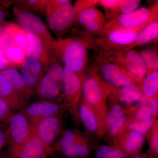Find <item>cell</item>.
Masks as SVG:
<instances>
[{
	"label": "cell",
	"instance_id": "1",
	"mask_svg": "<svg viewBox=\"0 0 158 158\" xmlns=\"http://www.w3.org/2000/svg\"><path fill=\"white\" fill-rule=\"evenodd\" d=\"M113 88L101 81L98 76L92 74L84 78L82 85L84 101L93 110L97 119L100 137L106 132V118L108 110L106 98L112 93Z\"/></svg>",
	"mask_w": 158,
	"mask_h": 158
},
{
	"label": "cell",
	"instance_id": "2",
	"mask_svg": "<svg viewBox=\"0 0 158 158\" xmlns=\"http://www.w3.org/2000/svg\"><path fill=\"white\" fill-rule=\"evenodd\" d=\"M54 52L67 66L80 76L84 77L83 71L88 59V52L83 42L67 38L57 42Z\"/></svg>",
	"mask_w": 158,
	"mask_h": 158
},
{
	"label": "cell",
	"instance_id": "3",
	"mask_svg": "<svg viewBox=\"0 0 158 158\" xmlns=\"http://www.w3.org/2000/svg\"><path fill=\"white\" fill-rule=\"evenodd\" d=\"M156 6L152 9L145 7L121 14L105 25L100 34L104 35L116 29H133L143 27L157 19Z\"/></svg>",
	"mask_w": 158,
	"mask_h": 158
},
{
	"label": "cell",
	"instance_id": "4",
	"mask_svg": "<svg viewBox=\"0 0 158 158\" xmlns=\"http://www.w3.org/2000/svg\"><path fill=\"white\" fill-rule=\"evenodd\" d=\"M8 122L9 158H17L31 137L33 129L21 111L12 113Z\"/></svg>",
	"mask_w": 158,
	"mask_h": 158
},
{
	"label": "cell",
	"instance_id": "5",
	"mask_svg": "<svg viewBox=\"0 0 158 158\" xmlns=\"http://www.w3.org/2000/svg\"><path fill=\"white\" fill-rule=\"evenodd\" d=\"M13 12L19 26L39 37L49 54L54 52L57 42L42 20L34 13L15 6L13 7Z\"/></svg>",
	"mask_w": 158,
	"mask_h": 158
},
{
	"label": "cell",
	"instance_id": "6",
	"mask_svg": "<svg viewBox=\"0 0 158 158\" xmlns=\"http://www.w3.org/2000/svg\"><path fill=\"white\" fill-rule=\"evenodd\" d=\"M47 67L36 90L41 98L52 102L59 96L62 90L63 67L53 59Z\"/></svg>",
	"mask_w": 158,
	"mask_h": 158
},
{
	"label": "cell",
	"instance_id": "7",
	"mask_svg": "<svg viewBox=\"0 0 158 158\" xmlns=\"http://www.w3.org/2000/svg\"><path fill=\"white\" fill-rule=\"evenodd\" d=\"M67 109L69 107L65 104L43 100L27 105L21 112L26 116L32 127L43 119L62 115Z\"/></svg>",
	"mask_w": 158,
	"mask_h": 158
},
{
	"label": "cell",
	"instance_id": "8",
	"mask_svg": "<svg viewBox=\"0 0 158 158\" xmlns=\"http://www.w3.org/2000/svg\"><path fill=\"white\" fill-rule=\"evenodd\" d=\"M84 77L80 76L66 66L62 69V90L65 102L70 111L76 112Z\"/></svg>",
	"mask_w": 158,
	"mask_h": 158
},
{
	"label": "cell",
	"instance_id": "9",
	"mask_svg": "<svg viewBox=\"0 0 158 158\" xmlns=\"http://www.w3.org/2000/svg\"><path fill=\"white\" fill-rule=\"evenodd\" d=\"M136 110L135 108L123 109L118 104L112 106L106 118V131L110 137L115 138L126 129L128 125L134 120Z\"/></svg>",
	"mask_w": 158,
	"mask_h": 158
},
{
	"label": "cell",
	"instance_id": "10",
	"mask_svg": "<svg viewBox=\"0 0 158 158\" xmlns=\"http://www.w3.org/2000/svg\"><path fill=\"white\" fill-rule=\"evenodd\" d=\"M100 73L103 78L114 88H121L133 83L141 84L135 78L118 64L105 62L101 66Z\"/></svg>",
	"mask_w": 158,
	"mask_h": 158
},
{
	"label": "cell",
	"instance_id": "11",
	"mask_svg": "<svg viewBox=\"0 0 158 158\" xmlns=\"http://www.w3.org/2000/svg\"><path fill=\"white\" fill-rule=\"evenodd\" d=\"M62 115L46 118L32 127V129L44 144L52 148L54 142L62 132Z\"/></svg>",
	"mask_w": 158,
	"mask_h": 158
},
{
	"label": "cell",
	"instance_id": "12",
	"mask_svg": "<svg viewBox=\"0 0 158 158\" xmlns=\"http://www.w3.org/2000/svg\"><path fill=\"white\" fill-rule=\"evenodd\" d=\"M46 18L49 28L56 34H61L73 23L74 6L70 2L55 9Z\"/></svg>",
	"mask_w": 158,
	"mask_h": 158
},
{
	"label": "cell",
	"instance_id": "13",
	"mask_svg": "<svg viewBox=\"0 0 158 158\" xmlns=\"http://www.w3.org/2000/svg\"><path fill=\"white\" fill-rule=\"evenodd\" d=\"M115 147L126 156L139 154L144 141V135L128 129H126L115 137Z\"/></svg>",
	"mask_w": 158,
	"mask_h": 158
},
{
	"label": "cell",
	"instance_id": "14",
	"mask_svg": "<svg viewBox=\"0 0 158 158\" xmlns=\"http://www.w3.org/2000/svg\"><path fill=\"white\" fill-rule=\"evenodd\" d=\"M20 67L21 74L32 94L37 89L43 76V66L35 59L26 57Z\"/></svg>",
	"mask_w": 158,
	"mask_h": 158
},
{
	"label": "cell",
	"instance_id": "15",
	"mask_svg": "<svg viewBox=\"0 0 158 158\" xmlns=\"http://www.w3.org/2000/svg\"><path fill=\"white\" fill-rule=\"evenodd\" d=\"M121 55L119 57L120 66L141 83L147 74V69L140 54L137 51L130 50Z\"/></svg>",
	"mask_w": 158,
	"mask_h": 158
},
{
	"label": "cell",
	"instance_id": "16",
	"mask_svg": "<svg viewBox=\"0 0 158 158\" xmlns=\"http://www.w3.org/2000/svg\"><path fill=\"white\" fill-rule=\"evenodd\" d=\"M53 152L52 148L44 144L33 130L17 158H45Z\"/></svg>",
	"mask_w": 158,
	"mask_h": 158
},
{
	"label": "cell",
	"instance_id": "17",
	"mask_svg": "<svg viewBox=\"0 0 158 158\" xmlns=\"http://www.w3.org/2000/svg\"><path fill=\"white\" fill-rule=\"evenodd\" d=\"M28 39V46L25 51L26 57L35 59L43 66L48 67L51 59L49 54L39 37L27 31Z\"/></svg>",
	"mask_w": 158,
	"mask_h": 158
},
{
	"label": "cell",
	"instance_id": "18",
	"mask_svg": "<svg viewBox=\"0 0 158 158\" xmlns=\"http://www.w3.org/2000/svg\"><path fill=\"white\" fill-rule=\"evenodd\" d=\"M0 99L7 103L13 113L21 111L28 105L19 96L7 79L1 73Z\"/></svg>",
	"mask_w": 158,
	"mask_h": 158
},
{
	"label": "cell",
	"instance_id": "19",
	"mask_svg": "<svg viewBox=\"0 0 158 158\" xmlns=\"http://www.w3.org/2000/svg\"><path fill=\"white\" fill-rule=\"evenodd\" d=\"M143 27L133 29H116L104 35L107 36L108 42L110 43L118 46H128L127 50H129L131 48L135 41L138 33Z\"/></svg>",
	"mask_w": 158,
	"mask_h": 158
},
{
	"label": "cell",
	"instance_id": "20",
	"mask_svg": "<svg viewBox=\"0 0 158 158\" xmlns=\"http://www.w3.org/2000/svg\"><path fill=\"white\" fill-rule=\"evenodd\" d=\"M0 73L9 81L16 94L23 100L28 103L31 94L26 85L21 74L15 69L9 68L1 71Z\"/></svg>",
	"mask_w": 158,
	"mask_h": 158
},
{
	"label": "cell",
	"instance_id": "21",
	"mask_svg": "<svg viewBox=\"0 0 158 158\" xmlns=\"http://www.w3.org/2000/svg\"><path fill=\"white\" fill-rule=\"evenodd\" d=\"M111 93L118 101L127 106L139 101L143 96L141 86L138 83H133L115 90L113 88Z\"/></svg>",
	"mask_w": 158,
	"mask_h": 158
},
{
	"label": "cell",
	"instance_id": "22",
	"mask_svg": "<svg viewBox=\"0 0 158 158\" xmlns=\"http://www.w3.org/2000/svg\"><path fill=\"white\" fill-rule=\"evenodd\" d=\"M79 114L80 119L87 131L98 136V123L96 116L92 109L85 101L80 105Z\"/></svg>",
	"mask_w": 158,
	"mask_h": 158
},
{
	"label": "cell",
	"instance_id": "23",
	"mask_svg": "<svg viewBox=\"0 0 158 158\" xmlns=\"http://www.w3.org/2000/svg\"><path fill=\"white\" fill-rule=\"evenodd\" d=\"M86 138L59 151L65 158H86L90 154L91 147Z\"/></svg>",
	"mask_w": 158,
	"mask_h": 158
},
{
	"label": "cell",
	"instance_id": "24",
	"mask_svg": "<svg viewBox=\"0 0 158 158\" xmlns=\"http://www.w3.org/2000/svg\"><path fill=\"white\" fill-rule=\"evenodd\" d=\"M6 32L11 38L13 44L24 51L28 46V39L27 32L17 24L11 23L7 26Z\"/></svg>",
	"mask_w": 158,
	"mask_h": 158
},
{
	"label": "cell",
	"instance_id": "25",
	"mask_svg": "<svg viewBox=\"0 0 158 158\" xmlns=\"http://www.w3.org/2000/svg\"><path fill=\"white\" fill-rule=\"evenodd\" d=\"M143 96L148 98L158 99V70L147 73L141 83Z\"/></svg>",
	"mask_w": 158,
	"mask_h": 158
},
{
	"label": "cell",
	"instance_id": "26",
	"mask_svg": "<svg viewBox=\"0 0 158 158\" xmlns=\"http://www.w3.org/2000/svg\"><path fill=\"white\" fill-rule=\"evenodd\" d=\"M158 35V22H152L144 27L138 33L132 47L136 45H143L156 39Z\"/></svg>",
	"mask_w": 158,
	"mask_h": 158
},
{
	"label": "cell",
	"instance_id": "27",
	"mask_svg": "<svg viewBox=\"0 0 158 158\" xmlns=\"http://www.w3.org/2000/svg\"><path fill=\"white\" fill-rule=\"evenodd\" d=\"M85 138L81 134L76 131L67 130L64 132L60 139L52 146L53 151L59 152L63 148L75 144Z\"/></svg>",
	"mask_w": 158,
	"mask_h": 158
},
{
	"label": "cell",
	"instance_id": "28",
	"mask_svg": "<svg viewBox=\"0 0 158 158\" xmlns=\"http://www.w3.org/2000/svg\"><path fill=\"white\" fill-rule=\"evenodd\" d=\"M102 15L101 12L94 6L83 9L74 14V20L76 19L80 25L85 27Z\"/></svg>",
	"mask_w": 158,
	"mask_h": 158
},
{
	"label": "cell",
	"instance_id": "29",
	"mask_svg": "<svg viewBox=\"0 0 158 158\" xmlns=\"http://www.w3.org/2000/svg\"><path fill=\"white\" fill-rule=\"evenodd\" d=\"M6 59L11 65L20 66L26 58L24 51L12 44L2 50Z\"/></svg>",
	"mask_w": 158,
	"mask_h": 158
},
{
	"label": "cell",
	"instance_id": "30",
	"mask_svg": "<svg viewBox=\"0 0 158 158\" xmlns=\"http://www.w3.org/2000/svg\"><path fill=\"white\" fill-rule=\"evenodd\" d=\"M140 54L147 69V74L154 71L158 70V58L156 52L152 49L143 50Z\"/></svg>",
	"mask_w": 158,
	"mask_h": 158
},
{
	"label": "cell",
	"instance_id": "31",
	"mask_svg": "<svg viewBox=\"0 0 158 158\" xmlns=\"http://www.w3.org/2000/svg\"><path fill=\"white\" fill-rule=\"evenodd\" d=\"M96 158H127L120 150L114 146L102 145L98 148Z\"/></svg>",
	"mask_w": 158,
	"mask_h": 158
},
{
	"label": "cell",
	"instance_id": "32",
	"mask_svg": "<svg viewBox=\"0 0 158 158\" xmlns=\"http://www.w3.org/2000/svg\"><path fill=\"white\" fill-rule=\"evenodd\" d=\"M156 120L155 118L144 120L134 119L128 125L126 129L132 130L144 135L152 128Z\"/></svg>",
	"mask_w": 158,
	"mask_h": 158
},
{
	"label": "cell",
	"instance_id": "33",
	"mask_svg": "<svg viewBox=\"0 0 158 158\" xmlns=\"http://www.w3.org/2000/svg\"><path fill=\"white\" fill-rule=\"evenodd\" d=\"M152 129L149 155L152 158H156L158 154V124L156 119Z\"/></svg>",
	"mask_w": 158,
	"mask_h": 158
},
{
	"label": "cell",
	"instance_id": "34",
	"mask_svg": "<svg viewBox=\"0 0 158 158\" xmlns=\"http://www.w3.org/2000/svg\"><path fill=\"white\" fill-rule=\"evenodd\" d=\"M139 107L143 106L148 107L151 112L153 118L156 117L158 115V99L150 98L142 96L138 101Z\"/></svg>",
	"mask_w": 158,
	"mask_h": 158
},
{
	"label": "cell",
	"instance_id": "35",
	"mask_svg": "<svg viewBox=\"0 0 158 158\" xmlns=\"http://www.w3.org/2000/svg\"><path fill=\"white\" fill-rule=\"evenodd\" d=\"M141 2L138 0H121L118 10L122 14L130 13L137 9Z\"/></svg>",
	"mask_w": 158,
	"mask_h": 158
},
{
	"label": "cell",
	"instance_id": "36",
	"mask_svg": "<svg viewBox=\"0 0 158 158\" xmlns=\"http://www.w3.org/2000/svg\"><path fill=\"white\" fill-rule=\"evenodd\" d=\"M104 19L102 15L95 20L86 25L84 27L87 32L90 33H100L104 27Z\"/></svg>",
	"mask_w": 158,
	"mask_h": 158
},
{
	"label": "cell",
	"instance_id": "37",
	"mask_svg": "<svg viewBox=\"0 0 158 158\" xmlns=\"http://www.w3.org/2000/svg\"><path fill=\"white\" fill-rule=\"evenodd\" d=\"M23 2L26 4H24L27 6L32 10L39 12H44L45 13L47 1H39V0H29L25 1Z\"/></svg>",
	"mask_w": 158,
	"mask_h": 158
},
{
	"label": "cell",
	"instance_id": "38",
	"mask_svg": "<svg viewBox=\"0 0 158 158\" xmlns=\"http://www.w3.org/2000/svg\"><path fill=\"white\" fill-rule=\"evenodd\" d=\"M153 118L151 112L149 108L143 106L136 110L134 116V119L136 120H147Z\"/></svg>",
	"mask_w": 158,
	"mask_h": 158
},
{
	"label": "cell",
	"instance_id": "39",
	"mask_svg": "<svg viewBox=\"0 0 158 158\" xmlns=\"http://www.w3.org/2000/svg\"><path fill=\"white\" fill-rule=\"evenodd\" d=\"M121 0H101L99 1L102 6L108 12H116L119 11V4Z\"/></svg>",
	"mask_w": 158,
	"mask_h": 158
},
{
	"label": "cell",
	"instance_id": "40",
	"mask_svg": "<svg viewBox=\"0 0 158 158\" xmlns=\"http://www.w3.org/2000/svg\"><path fill=\"white\" fill-rule=\"evenodd\" d=\"M71 2L69 0H49L47 1L46 8V16H48L55 9L60 6L65 5Z\"/></svg>",
	"mask_w": 158,
	"mask_h": 158
},
{
	"label": "cell",
	"instance_id": "41",
	"mask_svg": "<svg viewBox=\"0 0 158 158\" xmlns=\"http://www.w3.org/2000/svg\"><path fill=\"white\" fill-rule=\"evenodd\" d=\"M13 113L7 103L0 99V123L9 120Z\"/></svg>",
	"mask_w": 158,
	"mask_h": 158
},
{
	"label": "cell",
	"instance_id": "42",
	"mask_svg": "<svg viewBox=\"0 0 158 158\" xmlns=\"http://www.w3.org/2000/svg\"><path fill=\"white\" fill-rule=\"evenodd\" d=\"M9 141V131L8 128L6 129H0V151L2 150L5 144Z\"/></svg>",
	"mask_w": 158,
	"mask_h": 158
},
{
	"label": "cell",
	"instance_id": "43",
	"mask_svg": "<svg viewBox=\"0 0 158 158\" xmlns=\"http://www.w3.org/2000/svg\"><path fill=\"white\" fill-rule=\"evenodd\" d=\"M11 65L6 59L4 52L0 46V71L4 70V69L6 68L9 65Z\"/></svg>",
	"mask_w": 158,
	"mask_h": 158
},
{
	"label": "cell",
	"instance_id": "44",
	"mask_svg": "<svg viewBox=\"0 0 158 158\" xmlns=\"http://www.w3.org/2000/svg\"><path fill=\"white\" fill-rule=\"evenodd\" d=\"M129 158H152L148 154H137L135 155H133L131 156Z\"/></svg>",
	"mask_w": 158,
	"mask_h": 158
},
{
	"label": "cell",
	"instance_id": "45",
	"mask_svg": "<svg viewBox=\"0 0 158 158\" xmlns=\"http://www.w3.org/2000/svg\"><path fill=\"white\" fill-rule=\"evenodd\" d=\"M5 16V14H4V12L0 9V23L2 21Z\"/></svg>",
	"mask_w": 158,
	"mask_h": 158
},
{
	"label": "cell",
	"instance_id": "46",
	"mask_svg": "<svg viewBox=\"0 0 158 158\" xmlns=\"http://www.w3.org/2000/svg\"><path fill=\"white\" fill-rule=\"evenodd\" d=\"M0 158H8L6 157L0 156Z\"/></svg>",
	"mask_w": 158,
	"mask_h": 158
},
{
	"label": "cell",
	"instance_id": "47",
	"mask_svg": "<svg viewBox=\"0 0 158 158\" xmlns=\"http://www.w3.org/2000/svg\"><path fill=\"white\" fill-rule=\"evenodd\" d=\"M47 158V157H46V158Z\"/></svg>",
	"mask_w": 158,
	"mask_h": 158
}]
</instances>
